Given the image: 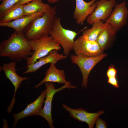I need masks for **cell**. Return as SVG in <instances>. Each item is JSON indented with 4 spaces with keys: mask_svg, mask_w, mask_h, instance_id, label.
I'll list each match as a JSON object with an SVG mask.
<instances>
[{
    "mask_svg": "<svg viewBox=\"0 0 128 128\" xmlns=\"http://www.w3.org/2000/svg\"><path fill=\"white\" fill-rule=\"evenodd\" d=\"M32 51L29 41L26 38L23 32L15 31L0 44V56L7 57L16 62L27 60L33 54Z\"/></svg>",
    "mask_w": 128,
    "mask_h": 128,
    "instance_id": "obj_1",
    "label": "cell"
},
{
    "mask_svg": "<svg viewBox=\"0 0 128 128\" xmlns=\"http://www.w3.org/2000/svg\"><path fill=\"white\" fill-rule=\"evenodd\" d=\"M56 14V7H51L42 16L32 20L23 31L28 41L49 36Z\"/></svg>",
    "mask_w": 128,
    "mask_h": 128,
    "instance_id": "obj_2",
    "label": "cell"
},
{
    "mask_svg": "<svg viewBox=\"0 0 128 128\" xmlns=\"http://www.w3.org/2000/svg\"><path fill=\"white\" fill-rule=\"evenodd\" d=\"M77 35L75 32L64 28L61 25L60 18L55 16L49 35L62 46L63 53L67 56L73 50L74 39Z\"/></svg>",
    "mask_w": 128,
    "mask_h": 128,
    "instance_id": "obj_3",
    "label": "cell"
},
{
    "mask_svg": "<svg viewBox=\"0 0 128 128\" xmlns=\"http://www.w3.org/2000/svg\"><path fill=\"white\" fill-rule=\"evenodd\" d=\"M33 52L26 60L27 67L36 62L39 58L46 56L53 50H60V45L54 41L50 36L29 41Z\"/></svg>",
    "mask_w": 128,
    "mask_h": 128,
    "instance_id": "obj_4",
    "label": "cell"
},
{
    "mask_svg": "<svg viewBox=\"0 0 128 128\" xmlns=\"http://www.w3.org/2000/svg\"><path fill=\"white\" fill-rule=\"evenodd\" d=\"M106 54L93 57H87L72 54L70 57L72 62L79 68L82 75V87L87 88L88 78L89 74L94 67L99 62L106 56Z\"/></svg>",
    "mask_w": 128,
    "mask_h": 128,
    "instance_id": "obj_5",
    "label": "cell"
},
{
    "mask_svg": "<svg viewBox=\"0 0 128 128\" xmlns=\"http://www.w3.org/2000/svg\"><path fill=\"white\" fill-rule=\"evenodd\" d=\"M44 86L46 87L47 92L46 99L45 101L44 106L42 109L37 114L44 118L47 122L50 127L51 128L55 127L53 125L54 123L52 116L51 110L52 103L54 96L57 92L64 89L67 88L75 89V86L64 84L60 88L56 89L55 87L54 82H50L44 83Z\"/></svg>",
    "mask_w": 128,
    "mask_h": 128,
    "instance_id": "obj_6",
    "label": "cell"
},
{
    "mask_svg": "<svg viewBox=\"0 0 128 128\" xmlns=\"http://www.w3.org/2000/svg\"><path fill=\"white\" fill-rule=\"evenodd\" d=\"M96 7L86 20L90 25L100 20L105 21L110 16L116 5V0H98L96 2Z\"/></svg>",
    "mask_w": 128,
    "mask_h": 128,
    "instance_id": "obj_7",
    "label": "cell"
},
{
    "mask_svg": "<svg viewBox=\"0 0 128 128\" xmlns=\"http://www.w3.org/2000/svg\"><path fill=\"white\" fill-rule=\"evenodd\" d=\"M73 50L75 55L87 57L100 55L103 51L96 41L88 40L80 37L75 41Z\"/></svg>",
    "mask_w": 128,
    "mask_h": 128,
    "instance_id": "obj_8",
    "label": "cell"
},
{
    "mask_svg": "<svg viewBox=\"0 0 128 128\" xmlns=\"http://www.w3.org/2000/svg\"><path fill=\"white\" fill-rule=\"evenodd\" d=\"M62 105L63 108L69 113L71 117L79 122H86L89 128H93L97 119L104 113L103 110H99L97 113H90L82 108L73 109L65 104Z\"/></svg>",
    "mask_w": 128,
    "mask_h": 128,
    "instance_id": "obj_9",
    "label": "cell"
},
{
    "mask_svg": "<svg viewBox=\"0 0 128 128\" xmlns=\"http://www.w3.org/2000/svg\"><path fill=\"white\" fill-rule=\"evenodd\" d=\"M128 17V9L124 1L116 4L110 15L104 22L112 25L118 31L127 24Z\"/></svg>",
    "mask_w": 128,
    "mask_h": 128,
    "instance_id": "obj_10",
    "label": "cell"
},
{
    "mask_svg": "<svg viewBox=\"0 0 128 128\" xmlns=\"http://www.w3.org/2000/svg\"><path fill=\"white\" fill-rule=\"evenodd\" d=\"M46 89L42 91L38 97L34 102L27 105L26 107L23 111L17 114H13V116L14 122L12 125L15 128L18 121L20 119L29 116L37 114L42 109L43 103L46 98Z\"/></svg>",
    "mask_w": 128,
    "mask_h": 128,
    "instance_id": "obj_11",
    "label": "cell"
},
{
    "mask_svg": "<svg viewBox=\"0 0 128 128\" xmlns=\"http://www.w3.org/2000/svg\"><path fill=\"white\" fill-rule=\"evenodd\" d=\"M75 0L76 6L73 17L77 24L82 25L88 16L95 9L97 0H91L88 2L83 0Z\"/></svg>",
    "mask_w": 128,
    "mask_h": 128,
    "instance_id": "obj_12",
    "label": "cell"
},
{
    "mask_svg": "<svg viewBox=\"0 0 128 128\" xmlns=\"http://www.w3.org/2000/svg\"><path fill=\"white\" fill-rule=\"evenodd\" d=\"M16 62L15 61L6 63L3 64L2 66H0V71H3L5 74L7 78L9 79L13 84L14 87V94L13 98L9 105L10 106L13 107L15 101V96L18 89L20 87V85L23 81L29 79L26 77H21L18 75L16 72Z\"/></svg>",
    "mask_w": 128,
    "mask_h": 128,
    "instance_id": "obj_13",
    "label": "cell"
},
{
    "mask_svg": "<svg viewBox=\"0 0 128 128\" xmlns=\"http://www.w3.org/2000/svg\"><path fill=\"white\" fill-rule=\"evenodd\" d=\"M55 64L54 63H50L49 67L47 69L44 78L35 86V88H37L43 83L47 82L72 85L70 81H67L66 80L64 71L57 68Z\"/></svg>",
    "mask_w": 128,
    "mask_h": 128,
    "instance_id": "obj_14",
    "label": "cell"
},
{
    "mask_svg": "<svg viewBox=\"0 0 128 128\" xmlns=\"http://www.w3.org/2000/svg\"><path fill=\"white\" fill-rule=\"evenodd\" d=\"M58 51L55 50H51L47 56L39 58L36 62L27 67V70L23 74L35 73L45 64L51 63L55 64L58 61L67 58V56L63 53H58Z\"/></svg>",
    "mask_w": 128,
    "mask_h": 128,
    "instance_id": "obj_15",
    "label": "cell"
},
{
    "mask_svg": "<svg viewBox=\"0 0 128 128\" xmlns=\"http://www.w3.org/2000/svg\"><path fill=\"white\" fill-rule=\"evenodd\" d=\"M44 13L40 12L31 15L24 16L9 22L0 23V26L13 28L15 31L18 32H23L24 29L32 20L37 17L42 16Z\"/></svg>",
    "mask_w": 128,
    "mask_h": 128,
    "instance_id": "obj_16",
    "label": "cell"
},
{
    "mask_svg": "<svg viewBox=\"0 0 128 128\" xmlns=\"http://www.w3.org/2000/svg\"><path fill=\"white\" fill-rule=\"evenodd\" d=\"M117 31L112 25L107 24L100 33L96 41L103 51L108 46Z\"/></svg>",
    "mask_w": 128,
    "mask_h": 128,
    "instance_id": "obj_17",
    "label": "cell"
},
{
    "mask_svg": "<svg viewBox=\"0 0 128 128\" xmlns=\"http://www.w3.org/2000/svg\"><path fill=\"white\" fill-rule=\"evenodd\" d=\"M24 16L23 5H14L0 13V23L9 22Z\"/></svg>",
    "mask_w": 128,
    "mask_h": 128,
    "instance_id": "obj_18",
    "label": "cell"
},
{
    "mask_svg": "<svg viewBox=\"0 0 128 128\" xmlns=\"http://www.w3.org/2000/svg\"><path fill=\"white\" fill-rule=\"evenodd\" d=\"M51 7L48 4L43 3L42 0H33L31 2L23 5L24 14L26 16L40 12L45 13Z\"/></svg>",
    "mask_w": 128,
    "mask_h": 128,
    "instance_id": "obj_19",
    "label": "cell"
},
{
    "mask_svg": "<svg viewBox=\"0 0 128 128\" xmlns=\"http://www.w3.org/2000/svg\"><path fill=\"white\" fill-rule=\"evenodd\" d=\"M107 24L102 20L94 22L91 28L83 31L80 37L88 40L96 41L99 34Z\"/></svg>",
    "mask_w": 128,
    "mask_h": 128,
    "instance_id": "obj_20",
    "label": "cell"
},
{
    "mask_svg": "<svg viewBox=\"0 0 128 128\" xmlns=\"http://www.w3.org/2000/svg\"><path fill=\"white\" fill-rule=\"evenodd\" d=\"M20 0H4L0 5V13L12 7Z\"/></svg>",
    "mask_w": 128,
    "mask_h": 128,
    "instance_id": "obj_21",
    "label": "cell"
},
{
    "mask_svg": "<svg viewBox=\"0 0 128 128\" xmlns=\"http://www.w3.org/2000/svg\"><path fill=\"white\" fill-rule=\"evenodd\" d=\"M117 70L114 65H111L110 66L107 71L106 75L108 78L116 77Z\"/></svg>",
    "mask_w": 128,
    "mask_h": 128,
    "instance_id": "obj_22",
    "label": "cell"
},
{
    "mask_svg": "<svg viewBox=\"0 0 128 128\" xmlns=\"http://www.w3.org/2000/svg\"><path fill=\"white\" fill-rule=\"evenodd\" d=\"M96 128H106L107 124L103 120L99 117L96 119Z\"/></svg>",
    "mask_w": 128,
    "mask_h": 128,
    "instance_id": "obj_23",
    "label": "cell"
},
{
    "mask_svg": "<svg viewBox=\"0 0 128 128\" xmlns=\"http://www.w3.org/2000/svg\"><path fill=\"white\" fill-rule=\"evenodd\" d=\"M107 82L108 83L113 86L114 87L118 88L119 87L116 77L108 78Z\"/></svg>",
    "mask_w": 128,
    "mask_h": 128,
    "instance_id": "obj_24",
    "label": "cell"
},
{
    "mask_svg": "<svg viewBox=\"0 0 128 128\" xmlns=\"http://www.w3.org/2000/svg\"><path fill=\"white\" fill-rule=\"evenodd\" d=\"M33 0H20V1L15 5H23L31 2Z\"/></svg>",
    "mask_w": 128,
    "mask_h": 128,
    "instance_id": "obj_25",
    "label": "cell"
},
{
    "mask_svg": "<svg viewBox=\"0 0 128 128\" xmlns=\"http://www.w3.org/2000/svg\"><path fill=\"white\" fill-rule=\"evenodd\" d=\"M60 0H47L48 2L51 3H55Z\"/></svg>",
    "mask_w": 128,
    "mask_h": 128,
    "instance_id": "obj_26",
    "label": "cell"
},
{
    "mask_svg": "<svg viewBox=\"0 0 128 128\" xmlns=\"http://www.w3.org/2000/svg\"><path fill=\"white\" fill-rule=\"evenodd\" d=\"M3 0H0V1H2V0L3 1Z\"/></svg>",
    "mask_w": 128,
    "mask_h": 128,
    "instance_id": "obj_27",
    "label": "cell"
}]
</instances>
